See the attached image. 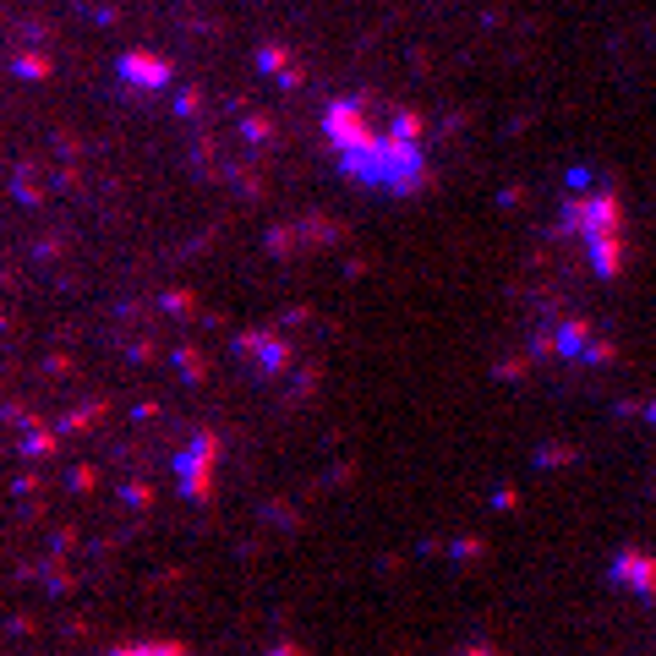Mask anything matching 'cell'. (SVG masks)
<instances>
[{
    "label": "cell",
    "mask_w": 656,
    "mask_h": 656,
    "mask_svg": "<svg viewBox=\"0 0 656 656\" xmlns=\"http://www.w3.org/2000/svg\"><path fill=\"white\" fill-rule=\"evenodd\" d=\"M564 225L585 236V252H591V268L602 279L624 274V203L613 192H591V197H569Z\"/></svg>",
    "instance_id": "1"
},
{
    "label": "cell",
    "mask_w": 656,
    "mask_h": 656,
    "mask_svg": "<svg viewBox=\"0 0 656 656\" xmlns=\"http://www.w3.org/2000/svg\"><path fill=\"white\" fill-rule=\"evenodd\" d=\"M345 164V175H356V181L367 186H383V192H416L421 181H427V164H421V143H405V137L383 132L378 143L356 148V154H339Z\"/></svg>",
    "instance_id": "2"
},
{
    "label": "cell",
    "mask_w": 656,
    "mask_h": 656,
    "mask_svg": "<svg viewBox=\"0 0 656 656\" xmlns=\"http://www.w3.org/2000/svg\"><path fill=\"white\" fill-rule=\"evenodd\" d=\"M323 132H328V143L339 148V154H356V148H367V143H378V126H372V115L361 110L356 99H334L328 104V115H323Z\"/></svg>",
    "instance_id": "3"
},
{
    "label": "cell",
    "mask_w": 656,
    "mask_h": 656,
    "mask_svg": "<svg viewBox=\"0 0 656 656\" xmlns=\"http://www.w3.org/2000/svg\"><path fill=\"white\" fill-rule=\"evenodd\" d=\"M214 460H219V438L214 432H197L192 449L181 454V492L208 498V487H214Z\"/></svg>",
    "instance_id": "4"
},
{
    "label": "cell",
    "mask_w": 656,
    "mask_h": 656,
    "mask_svg": "<svg viewBox=\"0 0 656 656\" xmlns=\"http://www.w3.org/2000/svg\"><path fill=\"white\" fill-rule=\"evenodd\" d=\"M613 580L618 585H635L640 596H656V558L640 553V547H624L618 564H613Z\"/></svg>",
    "instance_id": "5"
},
{
    "label": "cell",
    "mask_w": 656,
    "mask_h": 656,
    "mask_svg": "<svg viewBox=\"0 0 656 656\" xmlns=\"http://www.w3.org/2000/svg\"><path fill=\"white\" fill-rule=\"evenodd\" d=\"M121 77L137 82V88H164V82H170V66L148 50H132V55H121Z\"/></svg>",
    "instance_id": "6"
},
{
    "label": "cell",
    "mask_w": 656,
    "mask_h": 656,
    "mask_svg": "<svg viewBox=\"0 0 656 656\" xmlns=\"http://www.w3.org/2000/svg\"><path fill=\"white\" fill-rule=\"evenodd\" d=\"M236 350H252V356H263V361H257L263 372L290 367V345H279L274 334H241V339H236Z\"/></svg>",
    "instance_id": "7"
},
{
    "label": "cell",
    "mask_w": 656,
    "mask_h": 656,
    "mask_svg": "<svg viewBox=\"0 0 656 656\" xmlns=\"http://www.w3.org/2000/svg\"><path fill=\"white\" fill-rule=\"evenodd\" d=\"M110 656H186V646L181 640H143V646H121Z\"/></svg>",
    "instance_id": "8"
},
{
    "label": "cell",
    "mask_w": 656,
    "mask_h": 656,
    "mask_svg": "<svg viewBox=\"0 0 656 656\" xmlns=\"http://www.w3.org/2000/svg\"><path fill=\"white\" fill-rule=\"evenodd\" d=\"M268 656H301V646H290V640H285V646H274Z\"/></svg>",
    "instance_id": "9"
},
{
    "label": "cell",
    "mask_w": 656,
    "mask_h": 656,
    "mask_svg": "<svg viewBox=\"0 0 656 656\" xmlns=\"http://www.w3.org/2000/svg\"><path fill=\"white\" fill-rule=\"evenodd\" d=\"M460 656H492V651H487V646H476V651H460Z\"/></svg>",
    "instance_id": "10"
}]
</instances>
